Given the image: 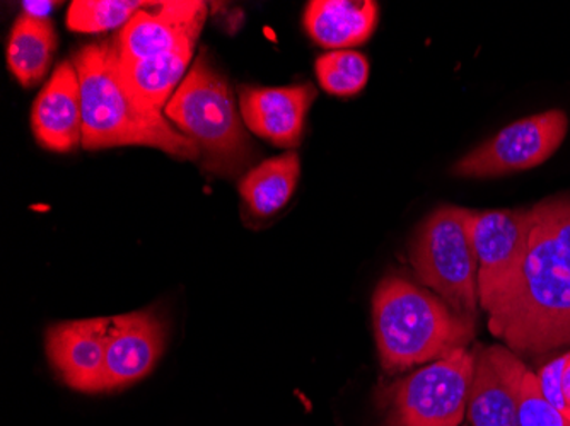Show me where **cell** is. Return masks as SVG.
<instances>
[{
    "label": "cell",
    "mask_w": 570,
    "mask_h": 426,
    "mask_svg": "<svg viewBox=\"0 0 570 426\" xmlns=\"http://www.w3.org/2000/svg\"><path fill=\"white\" fill-rule=\"evenodd\" d=\"M518 270L485 307L489 329L515 355L570 346V195L530 208Z\"/></svg>",
    "instance_id": "1"
},
{
    "label": "cell",
    "mask_w": 570,
    "mask_h": 426,
    "mask_svg": "<svg viewBox=\"0 0 570 426\" xmlns=\"http://www.w3.org/2000/svg\"><path fill=\"white\" fill-rule=\"evenodd\" d=\"M82 98V147L144 146L195 161L198 147L158 111L140 105L118 76L111 43L89 44L73 59Z\"/></svg>",
    "instance_id": "2"
},
{
    "label": "cell",
    "mask_w": 570,
    "mask_h": 426,
    "mask_svg": "<svg viewBox=\"0 0 570 426\" xmlns=\"http://www.w3.org/2000/svg\"><path fill=\"white\" fill-rule=\"evenodd\" d=\"M381 367L403 371L441 360L475 338V321L406 278L386 277L373 297Z\"/></svg>",
    "instance_id": "3"
},
{
    "label": "cell",
    "mask_w": 570,
    "mask_h": 426,
    "mask_svg": "<svg viewBox=\"0 0 570 426\" xmlns=\"http://www.w3.org/2000/svg\"><path fill=\"white\" fill-rule=\"evenodd\" d=\"M166 117L200 150L205 169L235 176L252 161V143L226 77L205 56L166 105Z\"/></svg>",
    "instance_id": "4"
},
{
    "label": "cell",
    "mask_w": 570,
    "mask_h": 426,
    "mask_svg": "<svg viewBox=\"0 0 570 426\" xmlns=\"http://www.w3.org/2000/svg\"><path fill=\"white\" fill-rule=\"evenodd\" d=\"M470 208H438L421 224L410 245L419 280L461 316L479 313V262L470 232Z\"/></svg>",
    "instance_id": "5"
},
{
    "label": "cell",
    "mask_w": 570,
    "mask_h": 426,
    "mask_svg": "<svg viewBox=\"0 0 570 426\" xmlns=\"http://www.w3.org/2000/svg\"><path fill=\"white\" fill-rule=\"evenodd\" d=\"M475 374V350L460 348L400 379L390 393V426H461Z\"/></svg>",
    "instance_id": "6"
},
{
    "label": "cell",
    "mask_w": 570,
    "mask_h": 426,
    "mask_svg": "<svg viewBox=\"0 0 570 426\" xmlns=\"http://www.w3.org/2000/svg\"><path fill=\"white\" fill-rule=\"evenodd\" d=\"M569 131L566 111L521 118L451 166L460 178H499L538 168L560 149Z\"/></svg>",
    "instance_id": "7"
},
{
    "label": "cell",
    "mask_w": 570,
    "mask_h": 426,
    "mask_svg": "<svg viewBox=\"0 0 570 426\" xmlns=\"http://www.w3.org/2000/svg\"><path fill=\"white\" fill-rule=\"evenodd\" d=\"M207 18V4L198 0L150 2L140 9L111 41L121 60L166 56L197 44Z\"/></svg>",
    "instance_id": "8"
},
{
    "label": "cell",
    "mask_w": 570,
    "mask_h": 426,
    "mask_svg": "<svg viewBox=\"0 0 570 426\" xmlns=\"http://www.w3.org/2000/svg\"><path fill=\"white\" fill-rule=\"evenodd\" d=\"M531 229L530 208L472 210L470 232L479 262L480 307L485 309L518 270Z\"/></svg>",
    "instance_id": "9"
},
{
    "label": "cell",
    "mask_w": 570,
    "mask_h": 426,
    "mask_svg": "<svg viewBox=\"0 0 570 426\" xmlns=\"http://www.w3.org/2000/svg\"><path fill=\"white\" fill-rule=\"evenodd\" d=\"M110 317L59 323L47 333V354L63 383L81 393L105 390Z\"/></svg>",
    "instance_id": "10"
},
{
    "label": "cell",
    "mask_w": 570,
    "mask_h": 426,
    "mask_svg": "<svg viewBox=\"0 0 570 426\" xmlns=\"http://www.w3.org/2000/svg\"><path fill=\"white\" fill-rule=\"evenodd\" d=\"M165 350V326L150 310L110 317L105 390L124 389L150 374Z\"/></svg>",
    "instance_id": "11"
},
{
    "label": "cell",
    "mask_w": 570,
    "mask_h": 426,
    "mask_svg": "<svg viewBox=\"0 0 570 426\" xmlns=\"http://www.w3.org/2000/svg\"><path fill=\"white\" fill-rule=\"evenodd\" d=\"M318 91L311 85L252 88L239 91V110L248 130L277 147L299 146L307 111Z\"/></svg>",
    "instance_id": "12"
},
{
    "label": "cell",
    "mask_w": 570,
    "mask_h": 426,
    "mask_svg": "<svg viewBox=\"0 0 570 426\" xmlns=\"http://www.w3.org/2000/svg\"><path fill=\"white\" fill-rule=\"evenodd\" d=\"M38 143L53 152H72L82 146V98L79 73L72 62L53 70L31 113Z\"/></svg>",
    "instance_id": "13"
},
{
    "label": "cell",
    "mask_w": 570,
    "mask_h": 426,
    "mask_svg": "<svg viewBox=\"0 0 570 426\" xmlns=\"http://www.w3.org/2000/svg\"><path fill=\"white\" fill-rule=\"evenodd\" d=\"M520 361L508 346L475 348V374L466 406L470 426H520L514 394Z\"/></svg>",
    "instance_id": "14"
},
{
    "label": "cell",
    "mask_w": 570,
    "mask_h": 426,
    "mask_svg": "<svg viewBox=\"0 0 570 426\" xmlns=\"http://www.w3.org/2000/svg\"><path fill=\"white\" fill-rule=\"evenodd\" d=\"M377 18L380 9L373 0H313L304 11V28L315 43L347 50L373 37Z\"/></svg>",
    "instance_id": "15"
},
{
    "label": "cell",
    "mask_w": 570,
    "mask_h": 426,
    "mask_svg": "<svg viewBox=\"0 0 570 426\" xmlns=\"http://www.w3.org/2000/svg\"><path fill=\"white\" fill-rule=\"evenodd\" d=\"M194 48L195 44H187L166 56L140 60H121L115 53L118 76L140 105L163 113V108L176 92L175 88L184 82Z\"/></svg>",
    "instance_id": "16"
},
{
    "label": "cell",
    "mask_w": 570,
    "mask_h": 426,
    "mask_svg": "<svg viewBox=\"0 0 570 426\" xmlns=\"http://www.w3.org/2000/svg\"><path fill=\"white\" fill-rule=\"evenodd\" d=\"M301 161L296 152L272 157L246 172L239 194L258 217H272L289 204L299 181Z\"/></svg>",
    "instance_id": "17"
},
{
    "label": "cell",
    "mask_w": 570,
    "mask_h": 426,
    "mask_svg": "<svg viewBox=\"0 0 570 426\" xmlns=\"http://www.w3.org/2000/svg\"><path fill=\"white\" fill-rule=\"evenodd\" d=\"M56 48L57 33L50 19L18 18L9 38L8 66L19 85H38L50 69Z\"/></svg>",
    "instance_id": "18"
},
{
    "label": "cell",
    "mask_w": 570,
    "mask_h": 426,
    "mask_svg": "<svg viewBox=\"0 0 570 426\" xmlns=\"http://www.w3.org/2000/svg\"><path fill=\"white\" fill-rule=\"evenodd\" d=\"M316 77L328 95L351 98L366 88L370 81V62L354 50H335L318 57Z\"/></svg>",
    "instance_id": "19"
},
{
    "label": "cell",
    "mask_w": 570,
    "mask_h": 426,
    "mask_svg": "<svg viewBox=\"0 0 570 426\" xmlns=\"http://www.w3.org/2000/svg\"><path fill=\"white\" fill-rule=\"evenodd\" d=\"M149 4L137 0H76L67 12V26L77 33H102L124 28Z\"/></svg>",
    "instance_id": "20"
},
{
    "label": "cell",
    "mask_w": 570,
    "mask_h": 426,
    "mask_svg": "<svg viewBox=\"0 0 570 426\" xmlns=\"http://www.w3.org/2000/svg\"><path fill=\"white\" fill-rule=\"evenodd\" d=\"M515 408L520 426H570V419L553 408L538 386L537 374L521 360L514 376Z\"/></svg>",
    "instance_id": "21"
},
{
    "label": "cell",
    "mask_w": 570,
    "mask_h": 426,
    "mask_svg": "<svg viewBox=\"0 0 570 426\" xmlns=\"http://www.w3.org/2000/svg\"><path fill=\"white\" fill-rule=\"evenodd\" d=\"M567 354L553 358L549 364L543 365L537 371L538 386L541 394L546 396L547 402L559 409L563 416H567L566 399H563L562 376L563 367H566Z\"/></svg>",
    "instance_id": "22"
},
{
    "label": "cell",
    "mask_w": 570,
    "mask_h": 426,
    "mask_svg": "<svg viewBox=\"0 0 570 426\" xmlns=\"http://www.w3.org/2000/svg\"><path fill=\"white\" fill-rule=\"evenodd\" d=\"M59 6V2H22V11L24 16L35 19H48L51 11Z\"/></svg>",
    "instance_id": "23"
},
{
    "label": "cell",
    "mask_w": 570,
    "mask_h": 426,
    "mask_svg": "<svg viewBox=\"0 0 570 426\" xmlns=\"http://www.w3.org/2000/svg\"><path fill=\"white\" fill-rule=\"evenodd\" d=\"M563 399H566L567 418L570 419V351H567L566 367L562 376Z\"/></svg>",
    "instance_id": "24"
}]
</instances>
